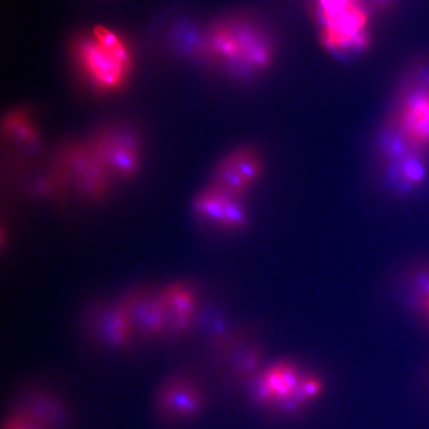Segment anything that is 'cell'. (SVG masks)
I'll return each mask as SVG.
<instances>
[{"label":"cell","mask_w":429,"mask_h":429,"mask_svg":"<svg viewBox=\"0 0 429 429\" xmlns=\"http://www.w3.org/2000/svg\"><path fill=\"white\" fill-rule=\"evenodd\" d=\"M278 37L260 12L237 8L204 28L206 60L238 83H252L271 71L278 58Z\"/></svg>","instance_id":"obj_1"},{"label":"cell","mask_w":429,"mask_h":429,"mask_svg":"<svg viewBox=\"0 0 429 429\" xmlns=\"http://www.w3.org/2000/svg\"><path fill=\"white\" fill-rule=\"evenodd\" d=\"M74 55L96 90H117L129 76L132 66L129 47L110 29L98 26L91 36L79 38L74 45Z\"/></svg>","instance_id":"obj_2"},{"label":"cell","mask_w":429,"mask_h":429,"mask_svg":"<svg viewBox=\"0 0 429 429\" xmlns=\"http://www.w3.org/2000/svg\"><path fill=\"white\" fill-rule=\"evenodd\" d=\"M411 146L429 151V63L414 62L399 82L385 117Z\"/></svg>","instance_id":"obj_3"},{"label":"cell","mask_w":429,"mask_h":429,"mask_svg":"<svg viewBox=\"0 0 429 429\" xmlns=\"http://www.w3.org/2000/svg\"><path fill=\"white\" fill-rule=\"evenodd\" d=\"M266 158L259 146L243 143L224 154L214 165L210 184L245 198L264 177Z\"/></svg>","instance_id":"obj_4"},{"label":"cell","mask_w":429,"mask_h":429,"mask_svg":"<svg viewBox=\"0 0 429 429\" xmlns=\"http://www.w3.org/2000/svg\"><path fill=\"white\" fill-rule=\"evenodd\" d=\"M303 373L290 359L274 361L250 380L252 399L257 406L281 411L297 389Z\"/></svg>","instance_id":"obj_5"},{"label":"cell","mask_w":429,"mask_h":429,"mask_svg":"<svg viewBox=\"0 0 429 429\" xmlns=\"http://www.w3.org/2000/svg\"><path fill=\"white\" fill-rule=\"evenodd\" d=\"M193 210L201 220L228 232H242L250 224L243 198L233 196L210 183L195 197Z\"/></svg>","instance_id":"obj_6"},{"label":"cell","mask_w":429,"mask_h":429,"mask_svg":"<svg viewBox=\"0 0 429 429\" xmlns=\"http://www.w3.org/2000/svg\"><path fill=\"white\" fill-rule=\"evenodd\" d=\"M155 406L165 418L190 421L203 411L205 395L194 380L176 377L161 385L156 395Z\"/></svg>","instance_id":"obj_7"},{"label":"cell","mask_w":429,"mask_h":429,"mask_svg":"<svg viewBox=\"0 0 429 429\" xmlns=\"http://www.w3.org/2000/svg\"><path fill=\"white\" fill-rule=\"evenodd\" d=\"M91 151L108 172L122 178L132 177L139 168V147L134 137L120 130L102 134Z\"/></svg>","instance_id":"obj_8"},{"label":"cell","mask_w":429,"mask_h":429,"mask_svg":"<svg viewBox=\"0 0 429 429\" xmlns=\"http://www.w3.org/2000/svg\"><path fill=\"white\" fill-rule=\"evenodd\" d=\"M395 195L406 197L418 191L429 178L428 153L411 149L378 171Z\"/></svg>","instance_id":"obj_9"},{"label":"cell","mask_w":429,"mask_h":429,"mask_svg":"<svg viewBox=\"0 0 429 429\" xmlns=\"http://www.w3.org/2000/svg\"><path fill=\"white\" fill-rule=\"evenodd\" d=\"M169 318V328L176 334L184 333L194 321L197 300L194 291L184 284L174 283L158 294Z\"/></svg>","instance_id":"obj_10"},{"label":"cell","mask_w":429,"mask_h":429,"mask_svg":"<svg viewBox=\"0 0 429 429\" xmlns=\"http://www.w3.org/2000/svg\"><path fill=\"white\" fill-rule=\"evenodd\" d=\"M134 308L136 310H132V320L137 329L146 336L158 337L169 329L167 311L159 295L153 300H144L143 305Z\"/></svg>","instance_id":"obj_11"},{"label":"cell","mask_w":429,"mask_h":429,"mask_svg":"<svg viewBox=\"0 0 429 429\" xmlns=\"http://www.w3.org/2000/svg\"><path fill=\"white\" fill-rule=\"evenodd\" d=\"M325 390L324 380L317 373H303L297 389L281 412L286 414H298L310 406Z\"/></svg>","instance_id":"obj_12"},{"label":"cell","mask_w":429,"mask_h":429,"mask_svg":"<svg viewBox=\"0 0 429 429\" xmlns=\"http://www.w3.org/2000/svg\"><path fill=\"white\" fill-rule=\"evenodd\" d=\"M406 278L407 301L418 316L429 303V262L412 267Z\"/></svg>","instance_id":"obj_13"},{"label":"cell","mask_w":429,"mask_h":429,"mask_svg":"<svg viewBox=\"0 0 429 429\" xmlns=\"http://www.w3.org/2000/svg\"><path fill=\"white\" fill-rule=\"evenodd\" d=\"M264 350L259 344H252L243 349L232 368L233 377L238 383H250L262 370Z\"/></svg>","instance_id":"obj_14"},{"label":"cell","mask_w":429,"mask_h":429,"mask_svg":"<svg viewBox=\"0 0 429 429\" xmlns=\"http://www.w3.org/2000/svg\"><path fill=\"white\" fill-rule=\"evenodd\" d=\"M2 429H50L26 412L16 411L4 421Z\"/></svg>","instance_id":"obj_15"},{"label":"cell","mask_w":429,"mask_h":429,"mask_svg":"<svg viewBox=\"0 0 429 429\" xmlns=\"http://www.w3.org/2000/svg\"><path fill=\"white\" fill-rule=\"evenodd\" d=\"M361 6L373 16H383L392 11L397 0H357Z\"/></svg>","instance_id":"obj_16"},{"label":"cell","mask_w":429,"mask_h":429,"mask_svg":"<svg viewBox=\"0 0 429 429\" xmlns=\"http://www.w3.org/2000/svg\"><path fill=\"white\" fill-rule=\"evenodd\" d=\"M418 317L423 323V327L429 331V303L425 305Z\"/></svg>","instance_id":"obj_17"},{"label":"cell","mask_w":429,"mask_h":429,"mask_svg":"<svg viewBox=\"0 0 429 429\" xmlns=\"http://www.w3.org/2000/svg\"><path fill=\"white\" fill-rule=\"evenodd\" d=\"M428 366H429V364H428ZM424 373H425V375L423 376L424 385H425V387L428 388V389H429V367L426 368L425 372H424Z\"/></svg>","instance_id":"obj_18"}]
</instances>
